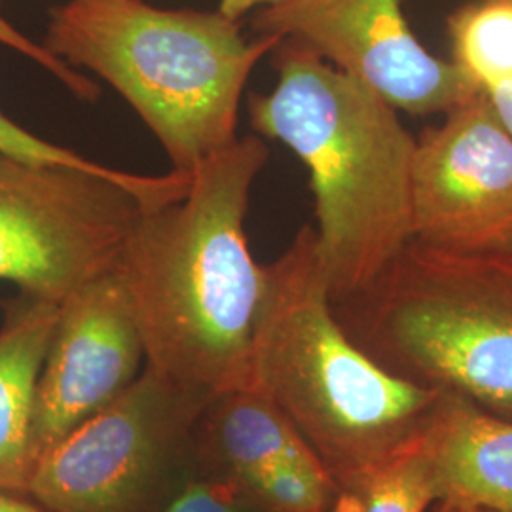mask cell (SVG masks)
Instances as JSON below:
<instances>
[{
  "label": "cell",
  "instance_id": "cell-5",
  "mask_svg": "<svg viewBox=\"0 0 512 512\" xmlns=\"http://www.w3.org/2000/svg\"><path fill=\"white\" fill-rule=\"evenodd\" d=\"M332 310L391 374L512 420V253H456L412 239Z\"/></svg>",
  "mask_w": 512,
  "mask_h": 512
},
{
  "label": "cell",
  "instance_id": "cell-23",
  "mask_svg": "<svg viewBox=\"0 0 512 512\" xmlns=\"http://www.w3.org/2000/svg\"><path fill=\"white\" fill-rule=\"evenodd\" d=\"M427 512H497L490 507L471 503V501H459V499H437Z\"/></svg>",
  "mask_w": 512,
  "mask_h": 512
},
{
  "label": "cell",
  "instance_id": "cell-14",
  "mask_svg": "<svg viewBox=\"0 0 512 512\" xmlns=\"http://www.w3.org/2000/svg\"><path fill=\"white\" fill-rule=\"evenodd\" d=\"M452 61L478 92L512 78V6L503 0L463 4L448 18Z\"/></svg>",
  "mask_w": 512,
  "mask_h": 512
},
{
  "label": "cell",
  "instance_id": "cell-13",
  "mask_svg": "<svg viewBox=\"0 0 512 512\" xmlns=\"http://www.w3.org/2000/svg\"><path fill=\"white\" fill-rule=\"evenodd\" d=\"M198 476H239L277 459H317L256 385L209 399L196 423ZM319 461V459H317Z\"/></svg>",
  "mask_w": 512,
  "mask_h": 512
},
{
  "label": "cell",
  "instance_id": "cell-19",
  "mask_svg": "<svg viewBox=\"0 0 512 512\" xmlns=\"http://www.w3.org/2000/svg\"><path fill=\"white\" fill-rule=\"evenodd\" d=\"M0 44L18 52V54L29 57L31 61H35L42 69H46L48 73L54 74L55 78L69 90L74 93L78 99L82 101H95L101 93V88L93 82L92 78H88L86 74L80 73L73 69L71 65H67L65 61H61L59 57L50 54L42 44H38L35 40L23 35L18 31L8 19L0 16Z\"/></svg>",
  "mask_w": 512,
  "mask_h": 512
},
{
  "label": "cell",
  "instance_id": "cell-15",
  "mask_svg": "<svg viewBox=\"0 0 512 512\" xmlns=\"http://www.w3.org/2000/svg\"><path fill=\"white\" fill-rule=\"evenodd\" d=\"M0 150L25 160L40 162V164L67 165V167H76L95 175L109 177L128 186L129 190L139 198V202L143 203V207H154V205L179 200L186 194L190 184V177L181 175L177 171H171L167 175H139V173H128L122 169L99 164L86 156L76 154L71 148L59 147L50 141L40 139L31 131L21 128L2 110H0Z\"/></svg>",
  "mask_w": 512,
  "mask_h": 512
},
{
  "label": "cell",
  "instance_id": "cell-17",
  "mask_svg": "<svg viewBox=\"0 0 512 512\" xmlns=\"http://www.w3.org/2000/svg\"><path fill=\"white\" fill-rule=\"evenodd\" d=\"M234 482L264 512H327L340 490L317 459H277Z\"/></svg>",
  "mask_w": 512,
  "mask_h": 512
},
{
  "label": "cell",
  "instance_id": "cell-11",
  "mask_svg": "<svg viewBox=\"0 0 512 512\" xmlns=\"http://www.w3.org/2000/svg\"><path fill=\"white\" fill-rule=\"evenodd\" d=\"M421 452L437 499L512 512V420L442 393Z\"/></svg>",
  "mask_w": 512,
  "mask_h": 512
},
{
  "label": "cell",
  "instance_id": "cell-22",
  "mask_svg": "<svg viewBox=\"0 0 512 512\" xmlns=\"http://www.w3.org/2000/svg\"><path fill=\"white\" fill-rule=\"evenodd\" d=\"M277 2H283V0H220L219 12L228 16V18L238 19L239 21V19L245 18L247 14L277 4Z\"/></svg>",
  "mask_w": 512,
  "mask_h": 512
},
{
  "label": "cell",
  "instance_id": "cell-1",
  "mask_svg": "<svg viewBox=\"0 0 512 512\" xmlns=\"http://www.w3.org/2000/svg\"><path fill=\"white\" fill-rule=\"evenodd\" d=\"M268 158L256 133L207 158L183 198L141 209L114 264L145 368L207 399L253 385L268 268L251 255L245 217Z\"/></svg>",
  "mask_w": 512,
  "mask_h": 512
},
{
  "label": "cell",
  "instance_id": "cell-6",
  "mask_svg": "<svg viewBox=\"0 0 512 512\" xmlns=\"http://www.w3.org/2000/svg\"><path fill=\"white\" fill-rule=\"evenodd\" d=\"M207 397L145 368L107 408L38 456L27 494L52 512H165L198 476Z\"/></svg>",
  "mask_w": 512,
  "mask_h": 512
},
{
  "label": "cell",
  "instance_id": "cell-8",
  "mask_svg": "<svg viewBox=\"0 0 512 512\" xmlns=\"http://www.w3.org/2000/svg\"><path fill=\"white\" fill-rule=\"evenodd\" d=\"M251 23L255 35L304 44L408 114H446L478 93L454 61L421 44L401 0H283Z\"/></svg>",
  "mask_w": 512,
  "mask_h": 512
},
{
  "label": "cell",
  "instance_id": "cell-12",
  "mask_svg": "<svg viewBox=\"0 0 512 512\" xmlns=\"http://www.w3.org/2000/svg\"><path fill=\"white\" fill-rule=\"evenodd\" d=\"M0 325V490L27 494L35 467L33 416L38 376L59 304L19 293L2 304Z\"/></svg>",
  "mask_w": 512,
  "mask_h": 512
},
{
  "label": "cell",
  "instance_id": "cell-16",
  "mask_svg": "<svg viewBox=\"0 0 512 512\" xmlns=\"http://www.w3.org/2000/svg\"><path fill=\"white\" fill-rule=\"evenodd\" d=\"M435 501L429 465L420 446L340 488L327 512H427Z\"/></svg>",
  "mask_w": 512,
  "mask_h": 512
},
{
  "label": "cell",
  "instance_id": "cell-18",
  "mask_svg": "<svg viewBox=\"0 0 512 512\" xmlns=\"http://www.w3.org/2000/svg\"><path fill=\"white\" fill-rule=\"evenodd\" d=\"M165 512H264L228 478L196 476Z\"/></svg>",
  "mask_w": 512,
  "mask_h": 512
},
{
  "label": "cell",
  "instance_id": "cell-2",
  "mask_svg": "<svg viewBox=\"0 0 512 512\" xmlns=\"http://www.w3.org/2000/svg\"><path fill=\"white\" fill-rule=\"evenodd\" d=\"M277 82L253 93L251 126L308 167L315 247L330 304L365 291L414 239L418 141L397 109L296 40L275 46Z\"/></svg>",
  "mask_w": 512,
  "mask_h": 512
},
{
  "label": "cell",
  "instance_id": "cell-7",
  "mask_svg": "<svg viewBox=\"0 0 512 512\" xmlns=\"http://www.w3.org/2000/svg\"><path fill=\"white\" fill-rule=\"evenodd\" d=\"M141 209L114 179L0 150V281L63 302L114 268Z\"/></svg>",
  "mask_w": 512,
  "mask_h": 512
},
{
  "label": "cell",
  "instance_id": "cell-10",
  "mask_svg": "<svg viewBox=\"0 0 512 512\" xmlns=\"http://www.w3.org/2000/svg\"><path fill=\"white\" fill-rule=\"evenodd\" d=\"M145 370L126 287L112 268L59 302L38 376L35 463L57 440L114 403Z\"/></svg>",
  "mask_w": 512,
  "mask_h": 512
},
{
  "label": "cell",
  "instance_id": "cell-9",
  "mask_svg": "<svg viewBox=\"0 0 512 512\" xmlns=\"http://www.w3.org/2000/svg\"><path fill=\"white\" fill-rule=\"evenodd\" d=\"M412 228L444 251L512 253V137L482 93L418 141Z\"/></svg>",
  "mask_w": 512,
  "mask_h": 512
},
{
  "label": "cell",
  "instance_id": "cell-21",
  "mask_svg": "<svg viewBox=\"0 0 512 512\" xmlns=\"http://www.w3.org/2000/svg\"><path fill=\"white\" fill-rule=\"evenodd\" d=\"M0 512H52L29 494L0 490Z\"/></svg>",
  "mask_w": 512,
  "mask_h": 512
},
{
  "label": "cell",
  "instance_id": "cell-4",
  "mask_svg": "<svg viewBox=\"0 0 512 512\" xmlns=\"http://www.w3.org/2000/svg\"><path fill=\"white\" fill-rule=\"evenodd\" d=\"M281 38L241 33L219 10H165L145 0H67L50 10L42 46L120 93L190 175L238 139L239 103Z\"/></svg>",
  "mask_w": 512,
  "mask_h": 512
},
{
  "label": "cell",
  "instance_id": "cell-20",
  "mask_svg": "<svg viewBox=\"0 0 512 512\" xmlns=\"http://www.w3.org/2000/svg\"><path fill=\"white\" fill-rule=\"evenodd\" d=\"M480 93L490 101L497 118L501 120V124L505 126L512 137V78L494 84Z\"/></svg>",
  "mask_w": 512,
  "mask_h": 512
},
{
  "label": "cell",
  "instance_id": "cell-3",
  "mask_svg": "<svg viewBox=\"0 0 512 512\" xmlns=\"http://www.w3.org/2000/svg\"><path fill=\"white\" fill-rule=\"evenodd\" d=\"M253 385L283 412L338 488L418 450L442 393L406 382L342 329L304 226L268 264Z\"/></svg>",
  "mask_w": 512,
  "mask_h": 512
},
{
  "label": "cell",
  "instance_id": "cell-24",
  "mask_svg": "<svg viewBox=\"0 0 512 512\" xmlns=\"http://www.w3.org/2000/svg\"><path fill=\"white\" fill-rule=\"evenodd\" d=\"M503 2H507V4H511L512 6V0H503Z\"/></svg>",
  "mask_w": 512,
  "mask_h": 512
}]
</instances>
